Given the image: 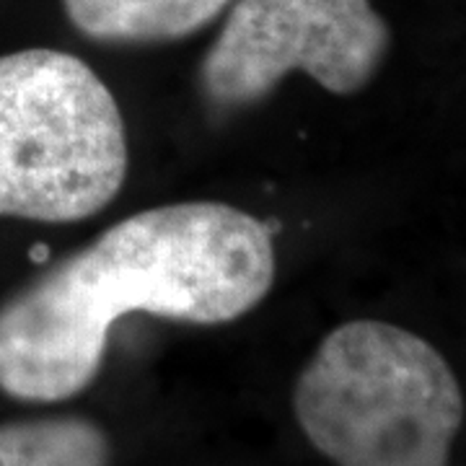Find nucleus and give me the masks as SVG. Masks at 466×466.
<instances>
[{
  "label": "nucleus",
  "instance_id": "1",
  "mask_svg": "<svg viewBox=\"0 0 466 466\" xmlns=\"http://www.w3.org/2000/svg\"><path fill=\"white\" fill-rule=\"evenodd\" d=\"M272 231L223 202H177L115 223L0 303V391L52 404L99 376L122 317L218 327L275 283Z\"/></svg>",
  "mask_w": 466,
  "mask_h": 466
},
{
  "label": "nucleus",
  "instance_id": "2",
  "mask_svg": "<svg viewBox=\"0 0 466 466\" xmlns=\"http://www.w3.org/2000/svg\"><path fill=\"white\" fill-rule=\"evenodd\" d=\"M293 412L334 466H449L464 394L428 339L355 319L327 334L300 370Z\"/></svg>",
  "mask_w": 466,
  "mask_h": 466
},
{
  "label": "nucleus",
  "instance_id": "3",
  "mask_svg": "<svg viewBox=\"0 0 466 466\" xmlns=\"http://www.w3.org/2000/svg\"><path fill=\"white\" fill-rule=\"evenodd\" d=\"M125 177V119L94 67L47 47L0 55V218L86 220Z\"/></svg>",
  "mask_w": 466,
  "mask_h": 466
},
{
  "label": "nucleus",
  "instance_id": "4",
  "mask_svg": "<svg viewBox=\"0 0 466 466\" xmlns=\"http://www.w3.org/2000/svg\"><path fill=\"white\" fill-rule=\"evenodd\" d=\"M391 47L370 0H236L198 70L213 112L262 104L290 73L337 96L360 94Z\"/></svg>",
  "mask_w": 466,
  "mask_h": 466
},
{
  "label": "nucleus",
  "instance_id": "5",
  "mask_svg": "<svg viewBox=\"0 0 466 466\" xmlns=\"http://www.w3.org/2000/svg\"><path fill=\"white\" fill-rule=\"evenodd\" d=\"M233 0H63L67 21L99 45H161L205 29Z\"/></svg>",
  "mask_w": 466,
  "mask_h": 466
},
{
  "label": "nucleus",
  "instance_id": "6",
  "mask_svg": "<svg viewBox=\"0 0 466 466\" xmlns=\"http://www.w3.org/2000/svg\"><path fill=\"white\" fill-rule=\"evenodd\" d=\"M0 466H112V441L88 417L3 422Z\"/></svg>",
  "mask_w": 466,
  "mask_h": 466
}]
</instances>
